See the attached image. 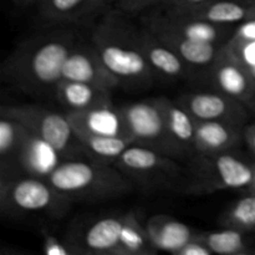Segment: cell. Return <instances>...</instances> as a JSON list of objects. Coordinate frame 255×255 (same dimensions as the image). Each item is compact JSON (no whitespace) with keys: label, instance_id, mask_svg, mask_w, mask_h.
<instances>
[{"label":"cell","instance_id":"obj_1","mask_svg":"<svg viewBox=\"0 0 255 255\" xmlns=\"http://www.w3.org/2000/svg\"><path fill=\"white\" fill-rule=\"evenodd\" d=\"M74 36L62 31L22 41L2 65L7 81L27 94L54 91L62 80V67L74 49Z\"/></svg>","mask_w":255,"mask_h":255},{"label":"cell","instance_id":"obj_2","mask_svg":"<svg viewBox=\"0 0 255 255\" xmlns=\"http://www.w3.org/2000/svg\"><path fill=\"white\" fill-rule=\"evenodd\" d=\"M92 46L105 67L128 89H147L156 74L149 66L137 32L119 14H107L92 34Z\"/></svg>","mask_w":255,"mask_h":255},{"label":"cell","instance_id":"obj_3","mask_svg":"<svg viewBox=\"0 0 255 255\" xmlns=\"http://www.w3.org/2000/svg\"><path fill=\"white\" fill-rule=\"evenodd\" d=\"M47 181L71 202L119 198L133 186L116 166L92 158L64 159Z\"/></svg>","mask_w":255,"mask_h":255},{"label":"cell","instance_id":"obj_4","mask_svg":"<svg viewBox=\"0 0 255 255\" xmlns=\"http://www.w3.org/2000/svg\"><path fill=\"white\" fill-rule=\"evenodd\" d=\"M183 187L187 193L211 194L226 189L249 188L253 167L231 152L196 153L191 158Z\"/></svg>","mask_w":255,"mask_h":255},{"label":"cell","instance_id":"obj_5","mask_svg":"<svg viewBox=\"0 0 255 255\" xmlns=\"http://www.w3.org/2000/svg\"><path fill=\"white\" fill-rule=\"evenodd\" d=\"M70 204L71 201L57 192L47 179L16 174L1 177L0 181V207L2 213L11 216L61 214Z\"/></svg>","mask_w":255,"mask_h":255},{"label":"cell","instance_id":"obj_6","mask_svg":"<svg viewBox=\"0 0 255 255\" xmlns=\"http://www.w3.org/2000/svg\"><path fill=\"white\" fill-rule=\"evenodd\" d=\"M115 163L133 186L144 191H162L184 183L186 173L178 159L141 144H131Z\"/></svg>","mask_w":255,"mask_h":255},{"label":"cell","instance_id":"obj_7","mask_svg":"<svg viewBox=\"0 0 255 255\" xmlns=\"http://www.w3.org/2000/svg\"><path fill=\"white\" fill-rule=\"evenodd\" d=\"M1 115L16 120L32 133L50 142L61 153L64 159L79 158L80 153L87 157L67 115L35 105L4 106Z\"/></svg>","mask_w":255,"mask_h":255},{"label":"cell","instance_id":"obj_8","mask_svg":"<svg viewBox=\"0 0 255 255\" xmlns=\"http://www.w3.org/2000/svg\"><path fill=\"white\" fill-rule=\"evenodd\" d=\"M120 109L133 143L148 147L176 159L191 158L172 138L157 99L131 102Z\"/></svg>","mask_w":255,"mask_h":255},{"label":"cell","instance_id":"obj_9","mask_svg":"<svg viewBox=\"0 0 255 255\" xmlns=\"http://www.w3.org/2000/svg\"><path fill=\"white\" fill-rule=\"evenodd\" d=\"M196 121H223L241 126L246 120L242 102L223 92H191L176 100Z\"/></svg>","mask_w":255,"mask_h":255},{"label":"cell","instance_id":"obj_10","mask_svg":"<svg viewBox=\"0 0 255 255\" xmlns=\"http://www.w3.org/2000/svg\"><path fill=\"white\" fill-rule=\"evenodd\" d=\"M211 69L212 79L219 91L242 104L252 101L255 91V80L251 76L248 69L236 59L227 45L221 47Z\"/></svg>","mask_w":255,"mask_h":255},{"label":"cell","instance_id":"obj_11","mask_svg":"<svg viewBox=\"0 0 255 255\" xmlns=\"http://www.w3.org/2000/svg\"><path fill=\"white\" fill-rule=\"evenodd\" d=\"M62 79L85 82L112 91L120 86L116 77L105 67L94 46H76L62 67Z\"/></svg>","mask_w":255,"mask_h":255},{"label":"cell","instance_id":"obj_12","mask_svg":"<svg viewBox=\"0 0 255 255\" xmlns=\"http://www.w3.org/2000/svg\"><path fill=\"white\" fill-rule=\"evenodd\" d=\"M66 115L77 136L86 134L131 138L121 109L114 106V104L94 107L85 111H69Z\"/></svg>","mask_w":255,"mask_h":255},{"label":"cell","instance_id":"obj_13","mask_svg":"<svg viewBox=\"0 0 255 255\" xmlns=\"http://www.w3.org/2000/svg\"><path fill=\"white\" fill-rule=\"evenodd\" d=\"M62 161L61 153L50 142L26 129L16 156L17 172L47 179Z\"/></svg>","mask_w":255,"mask_h":255},{"label":"cell","instance_id":"obj_14","mask_svg":"<svg viewBox=\"0 0 255 255\" xmlns=\"http://www.w3.org/2000/svg\"><path fill=\"white\" fill-rule=\"evenodd\" d=\"M147 27L171 30L189 39L212 42L217 45L226 35H228L229 31L228 25H217L213 22L204 21V20L167 11V10L162 14H156L148 17Z\"/></svg>","mask_w":255,"mask_h":255},{"label":"cell","instance_id":"obj_15","mask_svg":"<svg viewBox=\"0 0 255 255\" xmlns=\"http://www.w3.org/2000/svg\"><path fill=\"white\" fill-rule=\"evenodd\" d=\"M239 125L223 121H196L194 151L216 154L231 152L241 139Z\"/></svg>","mask_w":255,"mask_h":255},{"label":"cell","instance_id":"obj_16","mask_svg":"<svg viewBox=\"0 0 255 255\" xmlns=\"http://www.w3.org/2000/svg\"><path fill=\"white\" fill-rule=\"evenodd\" d=\"M147 29L151 30L162 42L171 47L188 66H212L222 47L212 42L189 39L171 30L151 29V27Z\"/></svg>","mask_w":255,"mask_h":255},{"label":"cell","instance_id":"obj_17","mask_svg":"<svg viewBox=\"0 0 255 255\" xmlns=\"http://www.w3.org/2000/svg\"><path fill=\"white\" fill-rule=\"evenodd\" d=\"M124 216L97 219L82 236V252L90 254L121 255Z\"/></svg>","mask_w":255,"mask_h":255},{"label":"cell","instance_id":"obj_18","mask_svg":"<svg viewBox=\"0 0 255 255\" xmlns=\"http://www.w3.org/2000/svg\"><path fill=\"white\" fill-rule=\"evenodd\" d=\"M152 244L158 252L177 254L197 236L187 224L168 216H153L144 224Z\"/></svg>","mask_w":255,"mask_h":255},{"label":"cell","instance_id":"obj_19","mask_svg":"<svg viewBox=\"0 0 255 255\" xmlns=\"http://www.w3.org/2000/svg\"><path fill=\"white\" fill-rule=\"evenodd\" d=\"M141 42L146 59L156 76L168 80L181 79L184 76L188 65L164 42H162L151 30L141 32Z\"/></svg>","mask_w":255,"mask_h":255},{"label":"cell","instance_id":"obj_20","mask_svg":"<svg viewBox=\"0 0 255 255\" xmlns=\"http://www.w3.org/2000/svg\"><path fill=\"white\" fill-rule=\"evenodd\" d=\"M55 95L69 111H85L112 104L110 90L64 79L57 84Z\"/></svg>","mask_w":255,"mask_h":255},{"label":"cell","instance_id":"obj_21","mask_svg":"<svg viewBox=\"0 0 255 255\" xmlns=\"http://www.w3.org/2000/svg\"><path fill=\"white\" fill-rule=\"evenodd\" d=\"M37 16L49 24H72L99 14L94 0H39Z\"/></svg>","mask_w":255,"mask_h":255},{"label":"cell","instance_id":"obj_22","mask_svg":"<svg viewBox=\"0 0 255 255\" xmlns=\"http://www.w3.org/2000/svg\"><path fill=\"white\" fill-rule=\"evenodd\" d=\"M157 102L161 107L164 122L172 138L192 158L196 154V151H194L196 120L177 101H172L167 97H157Z\"/></svg>","mask_w":255,"mask_h":255},{"label":"cell","instance_id":"obj_23","mask_svg":"<svg viewBox=\"0 0 255 255\" xmlns=\"http://www.w3.org/2000/svg\"><path fill=\"white\" fill-rule=\"evenodd\" d=\"M167 11L204 20L217 25H228V26L251 17V11L248 7L234 0H211L201 6L192 7V9L179 10V11L167 10Z\"/></svg>","mask_w":255,"mask_h":255},{"label":"cell","instance_id":"obj_24","mask_svg":"<svg viewBox=\"0 0 255 255\" xmlns=\"http://www.w3.org/2000/svg\"><path fill=\"white\" fill-rule=\"evenodd\" d=\"M26 129V127L19 121L1 115V121H0L1 177H12L19 174L16 168V156Z\"/></svg>","mask_w":255,"mask_h":255},{"label":"cell","instance_id":"obj_25","mask_svg":"<svg viewBox=\"0 0 255 255\" xmlns=\"http://www.w3.org/2000/svg\"><path fill=\"white\" fill-rule=\"evenodd\" d=\"M89 158L95 161L112 163L120 158L122 153L133 144V139L129 137H110V136H77Z\"/></svg>","mask_w":255,"mask_h":255},{"label":"cell","instance_id":"obj_26","mask_svg":"<svg viewBox=\"0 0 255 255\" xmlns=\"http://www.w3.org/2000/svg\"><path fill=\"white\" fill-rule=\"evenodd\" d=\"M157 252L158 251L149 239L146 227L138 221L136 214H125L121 234V255H148Z\"/></svg>","mask_w":255,"mask_h":255},{"label":"cell","instance_id":"obj_27","mask_svg":"<svg viewBox=\"0 0 255 255\" xmlns=\"http://www.w3.org/2000/svg\"><path fill=\"white\" fill-rule=\"evenodd\" d=\"M199 236L213 254L239 255L248 252L244 232L238 229L224 227L222 231L202 233Z\"/></svg>","mask_w":255,"mask_h":255},{"label":"cell","instance_id":"obj_28","mask_svg":"<svg viewBox=\"0 0 255 255\" xmlns=\"http://www.w3.org/2000/svg\"><path fill=\"white\" fill-rule=\"evenodd\" d=\"M222 226L247 232L255 229V196L241 198L232 203L221 217Z\"/></svg>","mask_w":255,"mask_h":255},{"label":"cell","instance_id":"obj_29","mask_svg":"<svg viewBox=\"0 0 255 255\" xmlns=\"http://www.w3.org/2000/svg\"><path fill=\"white\" fill-rule=\"evenodd\" d=\"M227 46L247 69L255 66V40H238L232 37Z\"/></svg>","mask_w":255,"mask_h":255},{"label":"cell","instance_id":"obj_30","mask_svg":"<svg viewBox=\"0 0 255 255\" xmlns=\"http://www.w3.org/2000/svg\"><path fill=\"white\" fill-rule=\"evenodd\" d=\"M44 252L46 255H69L74 253L62 242L50 233L44 234Z\"/></svg>","mask_w":255,"mask_h":255},{"label":"cell","instance_id":"obj_31","mask_svg":"<svg viewBox=\"0 0 255 255\" xmlns=\"http://www.w3.org/2000/svg\"><path fill=\"white\" fill-rule=\"evenodd\" d=\"M212 253L211 249L207 247V244L204 243L203 239L201 238L199 234H197L192 241H189L181 251L178 252L176 255H211Z\"/></svg>","mask_w":255,"mask_h":255},{"label":"cell","instance_id":"obj_32","mask_svg":"<svg viewBox=\"0 0 255 255\" xmlns=\"http://www.w3.org/2000/svg\"><path fill=\"white\" fill-rule=\"evenodd\" d=\"M166 1L167 0H117L119 6L126 12L141 11V10L152 6V5Z\"/></svg>","mask_w":255,"mask_h":255},{"label":"cell","instance_id":"obj_33","mask_svg":"<svg viewBox=\"0 0 255 255\" xmlns=\"http://www.w3.org/2000/svg\"><path fill=\"white\" fill-rule=\"evenodd\" d=\"M211 1V0H167L164 2L167 10H187L192 9V7L201 6V5L206 4V2Z\"/></svg>","mask_w":255,"mask_h":255},{"label":"cell","instance_id":"obj_34","mask_svg":"<svg viewBox=\"0 0 255 255\" xmlns=\"http://www.w3.org/2000/svg\"><path fill=\"white\" fill-rule=\"evenodd\" d=\"M232 37L238 40H255V19L244 21Z\"/></svg>","mask_w":255,"mask_h":255},{"label":"cell","instance_id":"obj_35","mask_svg":"<svg viewBox=\"0 0 255 255\" xmlns=\"http://www.w3.org/2000/svg\"><path fill=\"white\" fill-rule=\"evenodd\" d=\"M246 137L251 148L255 152V127H252V128H249L248 131H247Z\"/></svg>","mask_w":255,"mask_h":255},{"label":"cell","instance_id":"obj_36","mask_svg":"<svg viewBox=\"0 0 255 255\" xmlns=\"http://www.w3.org/2000/svg\"><path fill=\"white\" fill-rule=\"evenodd\" d=\"M114 1H117V0H94V4H95V6H96L97 11L100 12V11H102L104 9H106V7Z\"/></svg>","mask_w":255,"mask_h":255},{"label":"cell","instance_id":"obj_37","mask_svg":"<svg viewBox=\"0 0 255 255\" xmlns=\"http://www.w3.org/2000/svg\"><path fill=\"white\" fill-rule=\"evenodd\" d=\"M37 1H39V0H25L24 5H22V7H25V6H34V5L36 4Z\"/></svg>","mask_w":255,"mask_h":255},{"label":"cell","instance_id":"obj_38","mask_svg":"<svg viewBox=\"0 0 255 255\" xmlns=\"http://www.w3.org/2000/svg\"><path fill=\"white\" fill-rule=\"evenodd\" d=\"M249 188L253 192H255V168H253V179H252V183L251 186H249Z\"/></svg>","mask_w":255,"mask_h":255},{"label":"cell","instance_id":"obj_39","mask_svg":"<svg viewBox=\"0 0 255 255\" xmlns=\"http://www.w3.org/2000/svg\"><path fill=\"white\" fill-rule=\"evenodd\" d=\"M248 71H249V74H251V76L253 77V79L255 80V66H253V67H249Z\"/></svg>","mask_w":255,"mask_h":255},{"label":"cell","instance_id":"obj_40","mask_svg":"<svg viewBox=\"0 0 255 255\" xmlns=\"http://www.w3.org/2000/svg\"><path fill=\"white\" fill-rule=\"evenodd\" d=\"M12 1H14L15 4H16L19 7H22V5H24L25 0H12Z\"/></svg>","mask_w":255,"mask_h":255}]
</instances>
